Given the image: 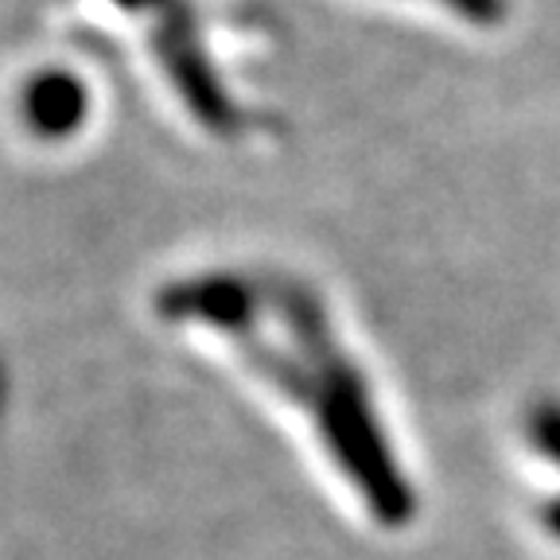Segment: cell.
I'll use <instances>...</instances> for the list:
<instances>
[{
	"mask_svg": "<svg viewBox=\"0 0 560 560\" xmlns=\"http://www.w3.org/2000/svg\"><path fill=\"white\" fill-rule=\"evenodd\" d=\"M160 315L219 331L300 412L366 510L382 522L412 514V490L397 471L362 370L347 359L312 292L284 277L210 272L160 292Z\"/></svg>",
	"mask_w": 560,
	"mask_h": 560,
	"instance_id": "1",
	"label": "cell"
},
{
	"mask_svg": "<svg viewBox=\"0 0 560 560\" xmlns=\"http://www.w3.org/2000/svg\"><path fill=\"white\" fill-rule=\"evenodd\" d=\"M24 114L27 125L35 132H47V137H62L86 114V94L74 79L67 74H47V79L32 82L24 97Z\"/></svg>",
	"mask_w": 560,
	"mask_h": 560,
	"instance_id": "2",
	"label": "cell"
}]
</instances>
